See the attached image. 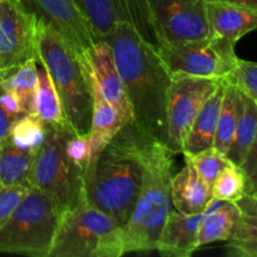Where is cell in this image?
Instances as JSON below:
<instances>
[{
    "label": "cell",
    "instance_id": "6da1fadb",
    "mask_svg": "<svg viewBox=\"0 0 257 257\" xmlns=\"http://www.w3.org/2000/svg\"><path fill=\"white\" fill-rule=\"evenodd\" d=\"M132 109L133 122L143 136L165 145L168 95L172 77L156 45L132 24L118 22L105 38Z\"/></svg>",
    "mask_w": 257,
    "mask_h": 257
},
{
    "label": "cell",
    "instance_id": "7a4b0ae2",
    "mask_svg": "<svg viewBox=\"0 0 257 257\" xmlns=\"http://www.w3.org/2000/svg\"><path fill=\"white\" fill-rule=\"evenodd\" d=\"M146 138L133 120L127 122L88 163L83 175V200L110 216L122 228L140 195Z\"/></svg>",
    "mask_w": 257,
    "mask_h": 257
},
{
    "label": "cell",
    "instance_id": "3957f363",
    "mask_svg": "<svg viewBox=\"0 0 257 257\" xmlns=\"http://www.w3.org/2000/svg\"><path fill=\"white\" fill-rule=\"evenodd\" d=\"M173 155L163 143L146 138L142 148V183L137 203L123 228L124 253L150 252L172 210Z\"/></svg>",
    "mask_w": 257,
    "mask_h": 257
},
{
    "label": "cell",
    "instance_id": "277c9868",
    "mask_svg": "<svg viewBox=\"0 0 257 257\" xmlns=\"http://www.w3.org/2000/svg\"><path fill=\"white\" fill-rule=\"evenodd\" d=\"M37 60L42 63L52 79L69 127L77 136L88 137L92 118V93L79 55L39 18Z\"/></svg>",
    "mask_w": 257,
    "mask_h": 257
},
{
    "label": "cell",
    "instance_id": "5b68a950",
    "mask_svg": "<svg viewBox=\"0 0 257 257\" xmlns=\"http://www.w3.org/2000/svg\"><path fill=\"white\" fill-rule=\"evenodd\" d=\"M123 228L110 216L80 201L60 216L48 257H119Z\"/></svg>",
    "mask_w": 257,
    "mask_h": 257
},
{
    "label": "cell",
    "instance_id": "8992f818",
    "mask_svg": "<svg viewBox=\"0 0 257 257\" xmlns=\"http://www.w3.org/2000/svg\"><path fill=\"white\" fill-rule=\"evenodd\" d=\"M72 135L75 133L67 122L45 125V137L35 153L32 170V186L53 201L60 216L83 200L85 168L73 162L65 152Z\"/></svg>",
    "mask_w": 257,
    "mask_h": 257
},
{
    "label": "cell",
    "instance_id": "52a82bcc",
    "mask_svg": "<svg viewBox=\"0 0 257 257\" xmlns=\"http://www.w3.org/2000/svg\"><path fill=\"white\" fill-rule=\"evenodd\" d=\"M59 220L53 201L37 187H30L0 225V253L48 257Z\"/></svg>",
    "mask_w": 257,
    "mask_h": 257
},
{
    "label": "cell",
    "instance_id": "ba28073f",
    "mask_svg": "<svg viewBox=\"0 0 257 257\" xmlns=\"http://www.w3.org/2000/svg\"><path fill=\"white\" fill-rule=\"evenodd\" d=\"M236 43L212 37L161 44L158 54L171 77L225 78L232 70L237 55Z\"/></svg>",
    "mask_w": 257,
    "mask_h": 257
},
{
    "label": "cell",
    "instance_id": "9c48e42d",
    "mask_svg": "<svg viewBox=\"0 0 257 257\" xmlns=\"http://www.w3.org/2000/svg\"><path fill=\"white\" fill-rule=\"evenodd\" d=\"M157 47L212 37L206 0H147Z\"/></svg>",
    "mask_w": 257,
    "mask_h": 257
},
{
    "label": "cell",
    "instance_id": "30bf717a",
    "mask_svg": "<svg viewBox=\"0 0 257 257\" xmlns=\"http://www.w3.org/2000/svg\"><path fill=\"white\" fill-rule=\"evenodd\" d=\"M225 78H172L168 95L165 146L173 156L182 153L185 138L198 110Z\"/></svg>",
    "mask_w": 257,
    "mask_h": 257
},
{
    "label": "cell",
    "instance_id": "8fae6325",
    "mask_svg": "<svg viewBox=\"0 0 257 257\" xmlns=\"http://www.w3.org/2000/svg\"><path fill=\"white\" fill-rule=\"evenodd\" d=\"M37 15L19 0H0V79L37 60Z\"/></svg>",
    "mask_w": 257,
    "mask_h": 257
},
{
    "label": "cell",
    "instance_id": "7c38bea8",
    "mask_svg": "<svg viewBox=\"0 0 257 257\" xmlns=\"http://www.w3.org/2000/svg\"><path fill=\"white\" fill-rule=\"evenodd\" d=\"M24 7L53 28L78 55L98 42L73 0H22Z\"/></svg>",
    "mask_w": 257,
    "mask_h": 257
},
{
    "label": "cell",
    "instance_id": "4fadbf2b",
    "mask_svg": "<svg viewBox=\"0 0 257 257\" xmlns=\"http://www.w3.org/2000/svg\"><path fill=\"white\" fill-rule=\"evenodd\" d=\"M79 59L85 72L95 80L105 99L119 113L123 122L133 120L130 100L115 68L109 43L107 40H98L89 49L79 54Z\"/></svg>",
    "mask_w": 257,
    "mask_h": 257
},
{
    "label": "cell",
    "instance_id": "5bb4252c",
    "mask_svg": "<svg viewBox=\"0 0 257 257\" xmlns=\"http://www.w3.org/2000/svg\"><path fill=\"white\" fill-rule=\"evenodd\" d=\"M205 212L183 213L171 210L158 236L156 250L163 257H190L198 246V230Z\"/></svg>",
    "mask_w": 257,
    "mask_h": 257
},
{
    "label": "cell",
    "instance_id": "9a60e30c",
    "mask_svg": "<svg viewBox=\"0 0 257 257\" xmlns=\"http://www.w3.org/2000/svg\"><path fill=\"white\" fill-rule=\"evenodd\" d=\"M85 74L92 93V118H90V128L88 133V148H89L88 163H90L97 157L98 153L113 140V137L125 123L123 122L114 107L105 99L92 75L88 72H85Z\"/></svg>",
    "mask_w": 257,
    "mask_h": 257
},
{
    "label": "cell",
    "instance_id": "2e32d148",
    "mask_svg": "<svg viewBox=\"0 0 257 257\" xmlns=\"http://www.w3.org/2000/svg\"><path fill=\"white\" fill-rule=\"evenodd\" d=\"M185 162V167L171 181L172 207L183 213L205 212L213 202L212 187L200 177L187 157Z\"/></svg>",
    "mask_w": 257,
    "mask_h": 257
},
{
    "label": "cell",
    "instance_id": "e0dca14e",
    "mask_svg": "<svg viewBox=\"0 0 257 257\" xmlns=\"http://www.w3.org/2000/svg\"><path fill=\"white\" fill-rule=\"evenodd\" d=\"M207 17L212 34L237 43L257 27V10L227 3H207Z\"/></svg>",
    "mask_w": 257,
    "mask_h": 257
},
{
    "label": "cell",
    "instance_id": "ac0fdd59",
    "mask_svg": "<svg viewBox=\"0 0 257 257\" xmlns=\"http://www.w3.org/2000/svg\"><path fill=\"white\" fill-rule=\"evenodd\" d=\"M225 85L226 80L223 79L217 89L207 98V100L198 110L185 138L182 153L195 155L201 151L213 147Z\"/></svg>",
    "mask_w": 257,
    "mask_h": 257
},
{
    "label": "cell",
    "instance_id": "d6986e66",
    "mask_svg": "<svg viewBox=\"0 0 257 257\" xmlns=\"http://www.w3.org/2000/svg\"><path fill=\"white\" fill-rule=\"evenodd\" d=\"M240 208L237 223L227 241V253L231 257L257 256V193H246L237 202Z\"/></svg>",
    "mask_w": 257,
    "mask_h": 257
},
{
    "label": "cell",
    "instance_id": "ffe728a7",
    "mask_svg": "<svg viewBox=\"0 0 257 257\" xmlns=\"http://www.w3.org/2000/svg\"><path fill=\"white\" fill-rule=\"evenodd\" d=\"M238 215L240 208L236 202L213 200L201 221L198 246L202 247L213 242L230 240L237 223Z\"/></svg>",
    "mask_w": 257,
    "mask_h": 257
},
{
    "label": "cell",
    "instance_id": "44dd1931",
    "mask_svg": "<svg viewBox=\"0 0 257 257\" xmlns=\"http://www.w3.org/2000/svg\"><path fill=\"white\" fill-rule=\"evenodd\" d=\"M37 151L19 148L9 135L0 141V186H32V170Z\"/></svg>",
    "mask_w": 257,
    "mask_h": 257
},
{
    "label": "cell",
    "instance_id": "7402d4cb",
    "mask_svg": "<svg viewBox=\"0 0 257 257\" xmlns=\"http://www.w3.org/2000/svg\"><path fill=\"white\" fill-rule=\"evenodd\" d=\"M240 115L236 124L232 145L227 155L228 160L237 166L242 165L251 150L256 147L257 130V100L240 93Z\"/></svg>",
    "mask_w": 257,
    "mask_h": 257
},
{
    "label": "cell",
    "instance_id": "603a6c76",
    "mask_svg": "<svg viewBox=\"0 0 257 257\" xmlns=\"http://www.w3.org/2000/svg\"><path fill=\"white\" fill-rule=\"evenodd\" d=\"M0 84L17 97L24 114L35 115V95L38 88L37 60L30 59L25 62L12 74L2 78Z\"/></svg>",
    "mask_w": 257,
    "mask_h": 257
},
{
    "label": "cell",
    "instance_id": "cb8c5ba5",
    "mask_svg": "<svg viewBox=\"0 0 257 257\" xmlns=\"http://www.w3.org/2000/svg\"><path fill=\"white\" fill-rule=\"evenodd\" d=\"M240 93L233 85L226 82L217 131H216L215 142H213V147L225 156L228 155V151L232 145L236 124L240 115Z\"/></svg>",
    "mask_w": 257,
    "mask_h": 257
},
{
    "label": "cell",
    "instance_id": "d4e9b609",
    "mask_svg": "<svg viewBox=\"0 0 257 257\" xmlns=\"http://www.w3.org/2000/svg\"><path fill=\"white\" fill-rule=\"evenodd\" d=\"M35 117L44 125L65 123L59 95L45 68H38V88L35 95Z\"/></svg>",
    "mask_w": 257,
    "mask_h": 257
},
{
    "label": "cell",
    "instance_id": "484cf974",
    "mask_svg": "<svg viewBox=\"0 0 257 257\" xmlns=\"http://www.w3.org/2000/svg\"><path fill=\"white\" fill-rule=\"evenodd\" d=\"M89 23L97 40H105L118 23L112 0H73Z\"/></svg>",
    "mask_w": 257,
    "mask_h": 257
},
{
    "label": "cell",
    "instance_id": "4316f807",
    "mask_svg": "<svg viewBox=\"0 0 257 257\" xmlns=\"http://www.w3.org/2000/svg\"><path fill=\"white\" fill-rule=\"evenodd\" d=\"M246 195V177L235 163L223 168L212 185V197L216 201L237 202Z\"/></svg>",
    "mask_w": 257,
    "mask_h": 257
},
{
    "label": "cell",
    "instance_id": "83f0119b",
    "mask_svg": "<svg viewBox=\"0 0 257 257\" xmlns=\"http://www.w3.org/2000/svg\"><path fill=\"white\" fill-rule=\"evenodd\" d=\"M9 137L19 148L37 151L45 137V125L35 115L23 114L10 124Z\"/></svg>",
    "mask_w": 257,
    "mask_h": 257
},
{
    "label": "cell",
    "instance_id": "f1b7e54d",
    "mask_svg": "<svg viewBox=\"0 0 257 257\" xmlns=\"http://www.w3.org/2000/svg\"><path fill=\"white\" fill-rule=\"evenodd\" d=\"M183 156L192 162L200 177L211 187L221 171L227 167L230 163H232L228 160L227 156L221 153L215 147L207 148V150H203L195 155L183 153Z\"/></svg>",
    "mask_w": 257,
    "mask_h": 257
},
{
    "label": "cell",
    "instance_id": "f546056e",
    "mask_svg": "<svg viewBox=\"0 0 257 257\" xmlns=\"http://www.w3.org/2000/svg\"><path fill=\"white\" fill-rule=\"evenodd\" d=\"M225 79L241 94L257 100V64L255 62L237 58L232 70Z\"/></svg>",
    "mask_w": 257,
    "mask_h": 257
},
{
    "label": "cell",
    "instance_id": "4dcf8cb0",
    "mask_svg": "<svg viewBox=\"0 0 257 257\" xmlns=\"http://www.w3.org/2000/svg\"><path fill=\"white\" fill-rule=\"evenodd\" d=\"M30 187L23 185L0 188V225L8 220Z\"/></svg>",
    "mask_w": 257,
    "mask_h": 257
},
{
    "label": "cell",
    "instance_id": "1f68e13d",
    "mask_svg": "<svg viewBox=\"0 0 257 257\" xmlns=\"http://www.w3.org/2000/svg\"><path fill=\"white\" fill-rule=\"evenodd\" d=\"M65 152L68 157L77 163L80 167L85 168L88 166V158H89V148H88V137L87 136L72 135L65 145Z\"/></svg>",
    "mask_w": 257,
    "mask_h": 257
},
{
    "label": "cell",
    "instance_id": "d6a6232c",
    "mask_svg": "<svg viewBox=\"0 0 257 257\" xmlns=\"http://www.w3.org/2000/svg\"><path fill=\"white\" fill-rule=\"evenodd\" d=\"M0 105H2V108L5 110V113L9 115V118L13 122H14L17 118H19L20 115L24 114L22 108H20L19 100L17 99V97H15L12 92L4 89V88L2 87V84H0Z\"/></svg>",
    "mask_w": 257,
    "mask_h": 257
},
{
    "label": "cell",
    "instance_id": "836d02e7",
    "mask_svg": "<svg viewBox=\"0 0 257 257\" xmlns=\"http://www.w3.org/2000/svg\"><path fill=\"white\" fill-rule=\"evenodd\" d=\"M12 123L13 120L10 119L9 115L5 113V110L3 109L2 105H0V141L4 140V138L9 135V128Z\"/></svg>",
    "mask_w": 257,
    "mask_h": 257
},
{
    "label": "cell",
    "instance_id": "e575fe53",
    "mask_svg": "<svg viewBox=\"0 0 257 257\" xmlns=\"http://www.w3.org/2000/svg\"><path fill=\"white\" fill-rule=\"evenodd\" d=\"M207 3L210 2H218V3H227V4L241 5V7H247L251 9L257 10V0H206Z\"/></svg>",
    "mask_w": 257,
    "mask_h": 257
},
{
    "label": "cell",
    "instance_id": "d590c367",
    "mask_svg": "<svg viewBox=\"0 0 257 257\" xmlns=\"http://www.w3.org/2000/svg\"><path fill=\"white\" fill-rule=\"evenodd\" d=\"M0 188H2V186H0Z\"/></svg>",
    "mask_w": 257,
    "mask_h": 257
},
{
    "label": "cell",
    "instance_id": "8d00e7d4",
    "mask_svg": "<svg viewBox=\"0 0 257 257\" xmlns=\"http://www.w3.org/2000/svg\"><path fill=\"white\" fill-rule=\"evenodd\" d=\"M19 2H22V0H19Z\"/></svg>",
    "mask_w": 257,
    "mask_h": 257
}]
</instances>
